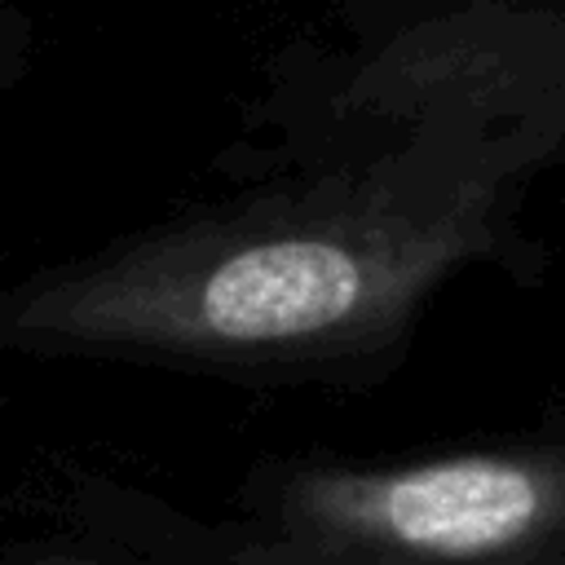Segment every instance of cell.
<instances>
[{
	"label": "cell",
	"instance_id": "cell-1",
	"mask_svg": "<svg viewBox=\"0 0 565 565\" xmlns=\"http://www.w3.org/2000/svg\"><path fill=\"white\" fill-rule=\"evenodd\" d=\"M358 265L331 243H269L230 256L203 287V318L230 340L318 331L353 309Z\"/></svg>",
	"mask_w": 565,
	"mask_h": 565
},
{
	"label": "cell",
	"instance_id": "cell-2",
	"mask_svg": "<svg viewBox=\"0 0 565 565\" xmlns=\"http://www.w3.org/2000/svg\"><path fill=\"white\" fill-rule=\"evenodd\" d=\"M534 481L512 463L468 459L411 472L388 486V530L419 547L477 552L516 539L534 521Z\"/></svg>",
	"mask_w": 565,
	"mask_h": 565
}]
</instances>
